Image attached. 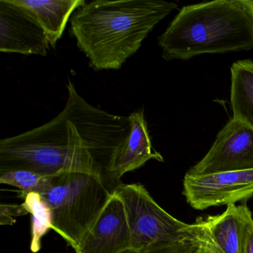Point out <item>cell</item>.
Segmentation results:
<instances>
[{"instance_id": "6da1fadb", "label": "cell", "mask_w": 253, "mask_h": 253, "mask_svg": "<svg viewBox=\"0 0 253 253\" xmlns=\"http://www.w3.org/2000/svg\"><path fill=\"white\" fill-rule=\"evenodd\" d=\"M64 109L52 120L0 140V173L29 170L55 176L84 171L106 178L114 155L130 131L128 117L85 101L69 80Z\"/></svg>"}, {"instance_id": "4fadbf2b", "label": "cell", "mask_w": 253, "mask_h": 253, "mask_svg": "<svg viewBox=\"0 0 253 253\" xmlns=\"http://www.w3.org/2000/svg\"><path fill=\"white\" fill-rule=\"evenodd\" d=\"M230 103L233 119L253 128V60H239L232 64Z\"/></svg>"}, {"instance_id": "7c38bea8", "label": "cell", "mask_w": 253, "mask_h": 253, "mask_svg": "<svg viewBox=\"0 0 253 253\" xmlns=\"http://www.w3.org/2000/svg\"><path fill=\"white\" fill-rule=\"evenodd\" d=\"M29 10L46 33L50 46L55 48L69 18L86 4L85 0H15Z\"/></svg>"}, {"instance_id": "5b68a950", "label": "cell", "mask_w": 253, "mask_h": 253, "mask_svg": "<svg viewBox=\"0 0 253 253\" xmlns=\"http://www.w3.org/2000/svg\"><path fill=\"white\" fill-rule=\"evenodd\" d=\"M113 192L125 207L131 250L140 253H193L199 247L195 223L187 224L167 213L143 185L121 183Z\"/></svg>"}, {"instance_id": "30bf717a", "label": "cell", "mask_w": 253, "mask_h": 253, "mask_svg": "<svg viewBox=\"0 0 253 253\" xmlns=\"http://www.w3.org/2000/svg\"><path fill=\"white\" fill-rule=\"evenodd\" d=\"M128 119L129 133L108 168L106 178L112 182H118L126 173L140 168L150 160L164 162L162 155L152 146L143 109L131 113Z\"/></svg>"}, {"instance_id": "2e32d148", "label": "cell", "mask_w": 253, "mask_h": 253, "mask_svg": "<svg viewBox=\"0 0 253 253\" xmlns=\"http://www.w3.org/2000/svg\"><path fill=\"white\" fill-rule=\"evenodd\" d=\"M239 253H253V219L252 213L247 217L244 226Z\"/></svg>"}, {"instance_id": "9a60e30c", "label": "cell", "mask_w": 253, "mask_h": 253, "mask_svg": "<svg viewBox=\"0 0 253 253\" xmlns=\"http://www.w3.org/2000/svg\"><path fill=\"white\" fill-rule=\"evenodd\" d=\"M23 204L28 212L33 215L32 226V250L37 253L41 249V238L51 229L49 211L41 200L40 194L32 193L26 195Z\"/></svg>"}, {"instance_id": "5bb4252c", "label": "cell", "mask_w": 253, "mask_h": 253, "mask_svg": "<svg viewBox=\"0 0 253 253\" xmlns=\"http://www.w3.org/2000/svg\"><path fill=\"white\" fill-rule=\"evenodd\" d=\"M53 177L29 170H14L0 173V183L18 188L26 195H41L50 187Z\"/></svg>"}, {"instance_id": "d6986e66", "label": "cell", "mask_w": 253, "mask_h": 253, "mask_svg": "<svg viewBox=\"0 0 253 253\" xmlns=\"http://www.w3.org/2000/svg\"><path fill=\"white\" fill-rule=\"evenodd\" d=\"M138 253V252H137V251H134V250H128V251L126 252V253Z\"/></svg>"}, {"instance_id": "277c9868", "label": "cell", "mask_w": 253, "mask_h": 253, "mask_svg": "<svg viewBox=\"0 0 253 253\" xmlns=\"http://www.w3.org/2000/svg\"><path fill=\"white\" fill-rule=\"evenodd\" d=\"M104 179L84 171L53 177L41 200L49 211L51 229L76 250L97 221L112 196Z\"/></svg>"}, {"instance_id": "e0dca14e", "label": "cell", "mask_w": 253, "mask_h": 253, "mask_svg": "<svg viewBox=\"0 0 253 253\" xmlns=\"http://www.w3.org/2000/svg\"><path fill=\"white\" fill-rule=\"evenodd\" d=\"M193 253H217L212 247L207 243L201 242L200 246L194 251Z\"/></svg>"}, {"instance_id": "8992f818", "label": "cell", "mask_w": 253, "mask_h": 253, "mask_svg": "<svg viewBox=\"0 0 253 253\" xmlns=\"http://www.w3.org/2000/svg\"><path fill=\"white\" fill-rule=\"evenodd\" d=\"M183 194L188 204L198 210L247 201L253 196V169L207 174L187 172Z\"/></svg>"}, {"instance_id": "9c48e42d", "label": "cell", "mask_w": 253, "mask_h": 253, "mask_svg": "<svg viewBox=\"0 0 253 253\" xmlns=\"http://www.w3.org/2000/svg\"><path fill=\"white\" fill-rule=\"evenodd\" d=\"M131 236L124 203L112 195L76 253H124L131 250Z\"/></svg>"}, {"instance_id": "ac0fdd59", "label": "cell", "mask_w": 253, "mask_h": 253, "mask_svg": "<svg viewBox=\"0 0 253 253\" xmlns=\"http://www.w3.org/2000/svg\"><path fill=\"white\" fill-rule=\"evenodd\" d=\"M247 6L250 8V11H252L253 14V0H244Z\"/></svg>"}, {"instance_id": "ba28073f", "label": "cell", "mask_w": 253, "mask_h": 253, "mask_svg": "<svg viewBox=\"0 0 253 253\" xmlns=\"http://www.w3.org/2000/svg\"><path fill=\"white\" fill-rule=\"evenodd\" d=\"M49 42L33 14L15 0H0V51L46 56Z\"/></svg>"}, {"instance_id": "3957f363", "label": "cell", "mask_w": 253, "mask_h": 253, "mask_svg": "<svg viewBox=\"0 0 253 253\" xmlns=\"http://www.w3.org/2000/svg\"><path fill=\"white\" fill-rule=\"evenodd\" d=\"M163 58L253 48V14L244 0H215L183 7L158 38Z\"/></svg>"}, {"instance_id": "52a82bcc", "label": "cell", "mask_w": 253, "mask_h": 253, "mask_svg": "<svg viewBox=\"0 0 253 253\" xmlns=\"http://www.w3.org/2000/svg\"><path fill=\"white\" fill-rule=\"evenodd\" d=\"M253 169V128L233 119L218 133L208 153L188 172L207 174Z\"/></svg>"}, {"instance_id": "7a4b0ae2", "label": "cell", "mask_w": 253, "mask_h": 253, "mask_svg": "<svg viewBox=\"0 0 253 253\" xmlns=\"http://www.w3.org/2000/svg\"><path fill=\"white\" fill-rule=\"evenodd\" d=\"M177 4L162 0H96L71 17V37L95 71L118 70Z\"/></svg>"}, {"instance_id": "8fae6325", "label": "cell", "mask_w": 253, "mask_h": 253, "mask_svg": "<svg viewBox=\"0 0 253 253\" xmlns=\"http://www.w3.org/2000/svg\"><path fill=\"white\" fill-rule=\"evenodd\" d=\"M251 211L247 205L229 204L224 212L195 222L200 243L210 244L217 253H239L243 232Z\"/></svg>"}]
</instances>
